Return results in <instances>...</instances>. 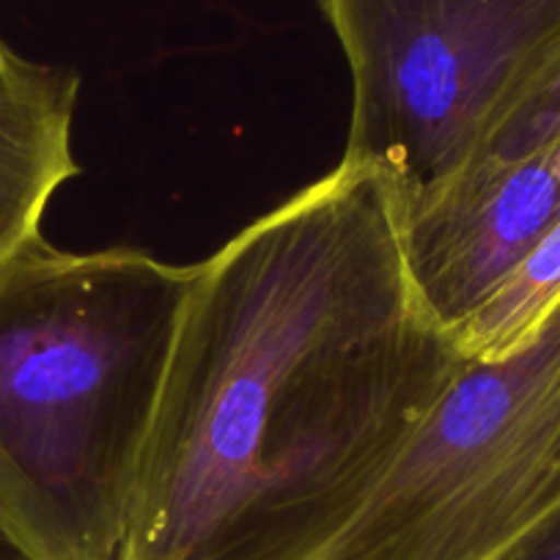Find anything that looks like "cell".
Instances as JSON below:
<instances>
[{"label":"cell","instance_id":"obj_1","mask_svg":"<svg viewBox=\"0 0 560 560\" xmlns=\"http://www.w3.org/2000/svg\"><path fill=\"white\" fill-rule=\"evenodd\" d=\"M462 363L398 192L338 163L196 264L124 560H322Z\"/></svg>","mask_w":560,"mask_h":560},{"label":"cell","instance_id":"obj_2","mask_svg":"<svg viewBox=\"0 0 560 560\" xmlns=\"http://www.w3.org/2000/svg\"><path fill=\"white\" fill-rule=\"evenodd\" d=\"M192 278L42 234L0 261V533L18 560H124Z\"/></svg>","mask_w":560,"mask_h":560},{"label":"cell","instance_id":"obj_3","mask_svg":"<svg viewBox=\"0 0 560 560\" xmlns=\"http://www.w3.org/2000/svg\"><path fill=\"white\" fill-rule=\"evenodd\" d=\"M352 74L341 163L415 201L478 158L560 56V0H319Z\"/></svg>","mask_w":560,"mask_h":560},{"label":"cell","instance_id":"obj_4","mask_svg":"<svg viewBox=\"0 0 560 560\" xmlns=\"http://www.w3.org/2000/svg\"><path fill=\"white\" fill-rule=\"evenodd\" d=\"M560 509V305L467 360L322 560H492Z\"/></svg>","mask_w":560,"mask_h":560},{"label":"cell","instance_id":"obj_5","mask_svg":"<svg viewBox=\"0 0 560 560\" xmlns=\"http://www.w3.org/2000/svg\"><path fill=\"white\" fill-rule=\"evenodd\" d=\"M560 223V135L514 160H478L401 203L409 280L456 332Z\"/></svg>","mask_w":560,"mask_h":560},{"label":"cell","instance_id":"obj_6","mask_svg":"<svg viewBox=\"0 0 560 560\" xmlns=\"http://www.w3.org/2000/svg\"><path fill=\"white\" fill-rule=\"evenodd\" d=\"M80 74L0 39V261L42 234L52 196L80 174L72 124Z\"/></svg>","mask_w":560,"mask_h":560},{"label":"cell","instance_id":"obj_7","mask_svg":"<svg viewBox=\"0 0 560 560\" xmlns=\"http://www.w3.org/2000/svg\"><path fill=\"white\" fill-rule=\"evenodd\" d=\"M560 305V223L516 264L492 298L454 332L467 360H492L530 341Z\"/></svg>","mask_w":560,"mask_h":560},{"label":"cell","instance_id":"obj_8","mask_svg":"<svg viewBox=\"0 0 560 560\" xmlns=\"http://www.w3.org/2000/svg\"><path fill=\"white\" fill-rule=\"evenodd\" d=\"M560 135V56L538 78V83L503 118L483 143L478 160H514Z\"/></svg>","mask_w":560,"mask_h":560},{"label":"cell","instance_id":"obj_9","mask_svg":"<svg viewBox=\"0 0 560 560\" xmlns=\"http://www.w3.org/2000/svg\"><path fill=\"white\" fill-rule=\"evenodd\" d=\"M492 560H560V509L522 533Z\"/></svg>","mask_w":560,"mask_h":560},{"label":"cell","instance_id":"obj_10","mask_svg":"<svg viewBox=\"0 0 560 560\" xmlns=\"http://www.w3.org/2000/svg\"><path fill=\"white\" fill-rule=\"evenodd\" d=\"M14 555H12V547H9V541H7V536H3V533H0V560H12Z\"/></svg>","mask_w":560,"mask_h":560}]
</instances>
